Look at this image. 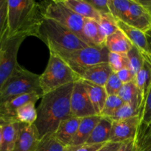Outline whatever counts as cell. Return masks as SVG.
Masks as SVG:
<instances>
[{
    "label": "cell",
    "instance_id": "1",
    "mask_svg": "<svg viewBox=\"0 0 151 151\" xmlns=\"http://www.w3.org/2000/svg\"><path fill=\"white\" fill-rule=\"evenodd\" d=\"M73 86L74 83L68 84L42 96L34 123L40 138L54 134L60 122L73 117L70 105Z\"/></svg>",
    "mask_w": 151,
    "mask_h": 151
},
{
    "label": "cell",
    "instance_id": "2",
    "mask_svg": "<svg viewBox=\"0 0 151 151\" xmlns=\"http://www.w3.org/2000/svg\"><path fill=\"white\" fill-rule=\"evenodd\" d=\"M43 10L44 4L33 0H7V35L36 36Z\"/></svg>",
    "mask_w": 151,
    "mask_h": 151
},
{
    "label": "cell",
    "instance_id": "3",
    "mask_svg": "<svg viewBox=\"0 0 151 151\" xmlns=\"http://www.w3.org/2000/svg\"><path fill=\"white\" fill-rule=\"evenodd\" d=\"M48 47L50 52L58 54L90 47L75 34L58 22L44 18L36 36Z\"/></svg>",
    "mask_w": 151,
    "mask_h": 151
},
{
    "label": "cell",
    "instance_id": "4",
    "mask_svg": "<svg viewBox=\"0 0 151 151\" xmlns=\"http://www.w3.org/2000/svg\"><path fill=\"white\" fill-rule=\"evenodd\" d=\"M80 77L59 56L50 52L45 71L40 75L43 95L80 81Z\"/></svg>",
    "mask_w": 151,
    "mask_h": 151
},
{
    "label": "cell",
    "instance_id": "5",
    "mask_svg": "<svg viewBox=\"0 0 151 151\" xmlns=\"http://www.w3.org/2000/svg\"><path fill=\"white\" fill-rule=\"evenodd\" d=\"M33 92L43 94L40 86V75L19 64L0 89V104L13 97Z\"/></svg>",
    "mask_w": 151,
    "mask_h": 151
},
{
    "label": "cell",
    "instance_id": "6",
    "mask_svg": "<svg viewBox=\"0 0 151 151\" xmlns=\"http://www.w3.org/2000/svg\"><path fill=\"white\" fill-rule=\"evenodd\" d=\"M43 16L45 19H51L60 24L79 37L81 40L90 47L91 45L83 33L85 19L72 11L62 0L51 1L44 4Z\"/></svg>",
    "mask_w": 151,
    "mask_h": 151
},
{
    "label": "cell",
    "instance_id": "7",
    "mask_svg": "<svg viewBox=\"0 0 151 151\" xmlns=\"http://www.w3.org/2000/svg\"><path fill=\"white\" fill-rule=\"evenodd\" d=\"M109 53V50L106 47H88L75 51L55 55L67 63L68 66L81 78V75L88 68L100 63H108Z\"/></svg>",
    "mask_w": 151,
    "mask_h": 151
},
{
    "label": "cell",
    "instance_id": "8",
    "mask_svg": "<svg viewBox=\"0 0 151 151\" xmlns=\"http://www.w3.org/2000/svg\"><path fill=\"white\" fill-rule=\"evenodd\" d=\"M27 36H9L6 31L0 44V89L19 65L17 55L24 40Z\"/></svg>",
    "mask_w": 151,
    "mask_h": 151
},
{
    "label": "cell",
    "instance_id": "9",
    "mask_svg": "<svg viewBox=\"0 0 151 151\" xmlns=\"http://www.w3.org/2000/svg\"><path fill=\"white\" fill-rule=\"evenodd\" d=\"M70 105L71 112L73 117L81 119L97 115L90 100L85 85L81 80L74 83Z\"/></svg>",
    "mask_w": 151,
    "mask_h": 151
},
{
    "label": "cell",
    "instance_id": "10",
    "mask_svg": "<svg viewBox=\"0 0 151 151\" xmlns=\"http://www.w3.org/2000/svg\"><path fill=\"white\" fill-rule=\"evenodd\" d=\"M140 122V116H133L122 120L112 121L109 142L123 143L130 140H134Z\"/></svg>",
    "mask_w": 151,
    "mask_h": 151
},
{
    "label": "cell",
    "instance_id": "11",
    "mask_svg": "<svg viewBox=\"0 0 151 151\" xmlns=\"http://www.w3.org/2000/svg\"><path fill=\"white\" fill-rule=\"evenodd\" d=\"M40 138L35 125L21 123L13 151H35Z\"/></svg>",
    "mask_w": 151,
    "mask_h": 151
},
{
    "label": "cell",
    "instance_id": "12",
    "mask_svg": "<svg viewBox=\"0 0 151 151\" xmlns=\"http://www.w3.org/2000/svg\"><path fill=\"white\" fill-rule=\"evenodd\" d=\"M42 96V93L33 92L22 94L6 100L0 104V119H16V111L19 108L28 102L33 101L36 103Z\"/></svg>",
    "mask_w": 151,
    "mask_h": 151
},
{
    "label": "cell",
    "instance_id": "13",
    "mask_svg": "<svg viewBox=\"0 0 151 151\" xmlns=\"http://www.w3.org/2000/svg\"><path fill=\"white\" fill-rule=\"evenodd\" d=\"M127 24L144 32L151 28V13L138 0H131Z\"/></svg>",
    "mask_w": 151,
    "mask_h": 151
},
{
    "label": "cell",
    "instance_id": "14",
    "mask_svg": "<svg viewBox=\"0 0 151 151\" xmlns=\"http://www.w3.org/2000/svg\"><path fill=\"white\" fill-rule=\"evenodd\" d=\"M118 27L120 30L125 34L132 44L135 46L142 54L145 60L151 64V54L147 45L145 33L140 29L118 21Z\"/></svg>",
    "mask_w": 151,
    "mask_h": 151
},
{
    "label": "cell",
    "instance_id": "15",
    "mask_svg": "<svg viewBox=\"0 0 151 151\" xmlns=\"http://www.w3.org/2000/svg\"><path fill=\"white\" fill-rule=\"evenodd\" d=\"M112 73L109 63H100L86 69L81 76V80L104 87Z\"/></svg>",
    "mask_w": 151,
    "mask_h": 151
},
{
    "label": "cell",
    "instance_id": "16",
    "mask_svg": "<svg viewBox=\"0 0 151 151\" xmlns=\"http://www.w3.org/2000/svg\"><path fill=\"white\" fill-rule=\"evenodd\" d=\"M3 128L0 151H13L17 139L20 122L16 119H0Z\"/></svg>",
    "mask_w": 151,
    "mask_h": 151
},
{
    "label": "cell",
    "instance_id": "17",
    "mask_svg": "<svg viewBox=\"0 0 151 151\" xmlns=\"http://www.w3.org/2000/svg\"><path fill=\"white\" fill-rule=\"evenodd\" d=\"M81 119V118L72 117L60 122L53 134L55 138L66 147L70 145L77 134Z\"/></svg>",
    "mask_w": 151,
    "mask_h": 151
},
{
    "label": "cell",
    "instance_id": "18",
    "mask_svg": "<svg viewBox=\"0 0 151 151\" xmlns=\"http://www.w3.org/2000/svg\"><path fill=\"white\" fill-rule=\"evenodd\" d=\"M101 118L102 116L100 115L81 118L77 134L70 145H77L86 143Z\"/></svg>",
    "mask_w": 151,
    "mask_h": 151
},
{
    "label": "cell",
    "instance_id": "19",
    "mask_svg": "<svg viewBox=\"0 0 151 151\" xmlns=\"http://www.w3.org/2000/svg\"><path fill=\"white\" fill-rule=\"evenodd\" d=\"M132 47L131 41L119 29L106 38V47L109 52L127 54Z\"/></svg>",
    "mask_w": 151,
    "mask_h": 151
},
{
    "label": "cell",
    "instance_id": "20",
    "mask_svg": "<svg viewBox=\"0 0 151 151\" xmlns=\"http://www.w3.org/2000/svg\"><path fill=\"white\" fill-rule=\"evenodd\" d=\"M63 3L79 16L84 19L100 22L101 15L86 0H62Z\"/></svg>",
    "mask_w": 151,
    "mask_h": 151
},
{
    "label": "cell",
    "instance_id": "21",
    "mask_svg": "<svg viewBox=\"0 0 151 151\" xmlns=\"http://www.w3.org/2000/svg\"><path fill=\"white\" fill-rule=\"evenodd\" d=\"M83 33L88 42L94 47H106V38L100 29L99 22L92 19H85L83 26Z\"/></svg>",
    "mask_w": 151,
    "mask_h": 151
},
{
    "label": "cell",
    "instance_id": "22",
    "mask_svg": "<svg viewBox=\"0 0 151 151\" xmlns=\"http://www.w3.org/2000/svg\"><path fill=\"white\" fill-rule=\"evenodd\" d=\"M134 82L135 83L136 86L141 93L142 98V112L145 103L151 86V64L150 63L145 60L142 68L135 75Z\"/></svg>",
    "mask_w": 151,
    "mask_h": 151
},
{
    "label": "cell",
    "instance_id": "23",
    "mask_svg": "<svg viewBox=\"0 0 151 151\" xmlns=\"http://www.w3.org/2000/svg\"><path fill=\"white\" fill-rule=\"evenodd\" d=\"M83 82L88 91L90 100L92 103V106L96 113L97 115L100 116V114L103 111L105 103L108 98V94L106 93V89L103 86H100L96 85V84L91 83L83 81Z\"/></svg>",
    "mask_w": 151,
    "mask_h": 151
},
{
    "label": "cell",
    "instance_id": "24",
    "mask_svg": "<svg viewBox=\"0 0 151 151\" xmlns=\"http://www.w3.org/2000/svg\"><path fill=\"white\" fill-rule=\"evenodd\" d=\"M112 121L109 118L103 117L91 133L86 143L88 144H104L110 141Z\"/></svg>",
    "mask_w": 151,
    "mask_h": 151
},
{
    "label": "cell",
    "instance_id": "25",
    "mask_svg": "<svg viewBox=\"0 0 151 151\" xmlns=\"http://www.w3.org/2000/svg\"><path fill=\"white\" fill-rule=\"evenodd\" d=\"M118 96L122 99L124 103H129L139 109L142 114V98L139 90L134 81L123 84Z\"/></svg>",
    "mask_w": 151,
    "mask_h": 151
},
{
    "label": "cell",
    "instance_id": "26",
    "mask_svg": "<svg viewBox=\"0 0 151 151\" xmlns=\"http://www.w3.org/2000/svg\"><path fill=\"white\" fill-rule=\"evenodd\" d=\"M135 151H151V123L140 122L134 139Z\"/></svg>",
    "mask_w": 151,
    "mask_h": 151
},
{
    "label": "cell",
    "instance_id": "27",
    "mask_svg": "<svg viewBox=\"0 0 151 151\" xmlns=\"http://www.w3.org/2000/svg\"><path fill=\"white\" fill-rule=\"evenodd\" d=\"M111 13L117 21L128 24L131 0H109Z\"/></svg>",
    "mask_w": 151,
    "mask_h": 151
},
{
    "label": "cell",
    "instance_id": "28",
    "mask_svg": "<svg viewBox=\"0 0 151 151\" xmlns=\"http://www.w3.org/2000/svg\"><path fill=\"white\" fill-rule=\"evenodd\" d=\"M35 103L33 101L28 102L19 108L16 111V119L21 123L33 125L38 116Z\"/></svg>",
    "mask_w": 151,
    "mask_h": 151
},
{
    "label": "cell",
    "instance_id": "29",
    "mask_svg": "<svg viewBox=\"0 0 151 151\" xmlns=\"http://www.w3.org/2000/svg\"><path fill=\"white\" fill-rule=\"evenodd\" d=\"M66 146L59 142L54 134H47L41 138L35 151H64Z\"/></svg>",
    "mask_w": 151,
    "mask_h": 151
},
{
    "label": "cell",
    "instance_id": "30",
    "mask_svg": "<svg viewBox=\"0 0 151 151\" xmlns=\"http://www.w3.org/2000/svg\"><path fill=\"white\" fill-rule=\"evenodd\" d=\"M127 57L128 59L130 69L135 76L139 72L140 69L142 68L145 60L141 52L134 45H133L132 48L129 50V52L127 53Z\"/></svg>",
    "mask_w": 151,
    "mask_h": 151
},
{
    "label": "cell",
    "instance_id": "31",
    "mask_svg": "<svg viewBox=\"0 0 151 151\" xmlns=\"http://www.w3.org/2000/svg\"><path fill=\"white\" fill-rule=\"evenodd\" d=\"M99 25L103 35L106 38L119 29L118 21L111 14L101 15Z\"/></svg>",
    "mask_w": 151,
    "mask_h": 151
},
{
    "label": "cell",
    "instance_id": "32",
    "mask_svg": "<svg viewBox=\"0 0 151 151\" xmlns=\"http://www.w3.org/2000/svg\"><path fill=\"white\" fill-rule=\"evenodd\" d=\"M123 104L124 102L118 95L108 96L100 116L110 119Z\"/></svg>",
    "mask_w": 151,
    "mask_h": 151
},
{
    "label": "cell",
    "instance_id": "33",
    "mask_svg": "<svg viewBox=\"0 0 151 151\" xmlns=\"http://www.w3.org/2000/svg\"><path fill=\"white\" fill-rule=\"evenodd\" d=\"M136 116H141V111L139 109L129 103H124V104L115 112L114 116L111 117L110 119L111 121H118Z\"/></svg>",
    "mask_w": 151,
    "mask_h": 151
},
{
    "label": "cell",
    "instance_id": "34",
    "mask_svg": "<svg viewBox=\"0 0 151 151\" xmlns=\"http://www.w3.org/2000/svg\"><path fill=\"white\" fill-rule=\"evenodd\" d=\"M108 63L110 66L112 72L114 73H116L124 68L129 67L127 54L109 52L108 57Z\"/></svg>",
    "mask_w": 151,
    "mask_h": 151
},
{
    "label": "cell",
    "instance_id": "35",
    "mask_svg": "<svg viewBox=\"0 0 151 151\" xmlns=\"http://www.w3.org/2000/svg\"><path fill=\"white\" fill-rule=\"evenodd\" d=\"M122 86H123V83H122V81L119 80L116 74L113 72L109 77L104 88L108 96L118 95Z\"/></svg>",
    "mask_w": 151,
    "mask_h": 151
},
{
    "label": "cell",
    "instance_id": "36",
    "mask_svg": "<svg viewBox=\"0 0 151 151\" xmlns=\"http://www.w3.org/2000/svg\"><path fill=\"white\" fill-rule=\"evenodd\" d=\"M7 28V0H0V44Z\"/></svg>",
    "mask_w": 151,
    "mask_h": 151
},
{
    "label": "cell",
    "instance_id": "37",
    "mask_svg": "<svg viewBox=\"0 0 151 151\" xmlns=\"http://www.w3.org/2000/svg\"><path fill=\"white\" fill-rule=\"evenodd\" d=\"M141 122L146 125H149L151 123V86L147 94L142 112Z\"/></svg>",
    "mask_w": 151,
    "mask_h": 151
},
{
    "label": "cell",
    "instance_id": "38",
    "mask_svg": "<svg viewBox=\"0 0 151 151\" xmlns=\"http://www.w3.org/2000/svg\"><path fill=\"white\" fill-rule=\"evenodd\" d=\"M100 15L111 14L109 7V0H86Z\"/></svg>",
    "mask_w": 151,
    "mask_h": 151
},
{
    "label": "cell",
    "instance_id": "39",
    "mask_svg": "<svg viewBox=\"0 0 151 151\" xmlns=\"http://www.w3.org/2000/svg\"><path fill=\"white\" fill-rule=\"evenodd\" d=\"M104 144L85 143V144L77 145H69L65 147L64 151H97Z\"/></svg>",
    "mask_w": 151,
    "mask_h": 151
},
{
    "label": "cell",
    "instance_id": "40",
    "mask_svg": "<svg viewBox=\"0 0 151 151\" xmlns=\"http://www.w3.org/2000/svg\"><path fill=\"white\" fill-rule=\"evenodd\" d=\"M116 74L123 84L132 82L134 81V78H135L129 67L124 68V69H121L120 71L116 72Z\"/></svg>",
    "mask_w": 151,
    "mask_h": 151
},
{
    "label": "cell",
    "instance_id": "41",
    "mask_svg": "<svg viewBox=\"0 0 151 151\" xmlns=\"http://www.w3.org/2000/svg\"><path fill=\"white\" fill-rule=\"evenodd\" d=\"M123 143L108 142L97 151H119Z\"/></svg>",
    "mask_w": 151,
    "mask_h": 151
},
{
    "label": "cell",
    "instance_id": "42",
    "mask_svg": "<svg viewBox=\"0 0 151 151\" xmlns=\"http://www.w3.org/2000/svg\"><path fill=\"white\" fill-rule=\"evenodd\" d=\"M119 151H135L134 148V140L125 142Z\"/></svg>",
    "mask_w": 151,
    "mask_h": 151
},
{
    "label": "cell",
    "instance_id": "43",
    "mask_svg": "<svg viewBox=\"0 0 151 151\" xmlns=\"http://www.w3.org/2000/svg\"><path fill=\"white\" fill-rule=\"evenodd\" d=\"M138 1L144 7H145L148 10V11L151 13V0H138Z\"/></svg>",
    "mask_w": 151,
    "mask_h": 151
},
{
    "label": "cell",
    "instance_id": "44",
    "mask_svg": "<svg viewBox=\"0 0 151 151\" xmlns=\"http://www.w3.org/2000/svg\"><path fill=\"white\" fill-rule=\"evenodd\" d=\"M145 33V36L147 41V45H148L149 50H150V52L151 54V28H150L147 31H146Z\"/></svg>",
    "mask_w": 151,
    "mask_h": 151
},
{
    "label": "cell",
    "instance_id": "45",
    "mask_svg": "<svg viewBox=\"0 0 151 151\" xmlns=\"http://www.w3.org/2000/svg\"><path fill=\"white\" fill-rule=\"evenodd\" d=\"M2 134H3V128L1 124L0 123V147H1V142H2Z\"/></svg>",
    "mask_w": 151,
    "mask_h": 151
}]
</instances>
